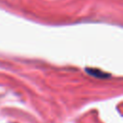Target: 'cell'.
I'll list each match as a JSON object with an SVG mask.
<instances>
[{
    "mask_svg": "<svg viewBox=\"0 0 123 123\" xmlns=\"http://www.w3.org/2000/svg\"><path fill=\"white\" fill-rule=\"evenodd\" d=\"M86 72L90 75H93L96 78L105 79V78H109V76H110V74H107V73L101 71L100 69H96V68H86Z\"/></svg>",
    "mask_w": 123,
    "mask_h": 123,
    "instance_id": "6da1fadb",
    "label": "cell"
}]
</instances>
